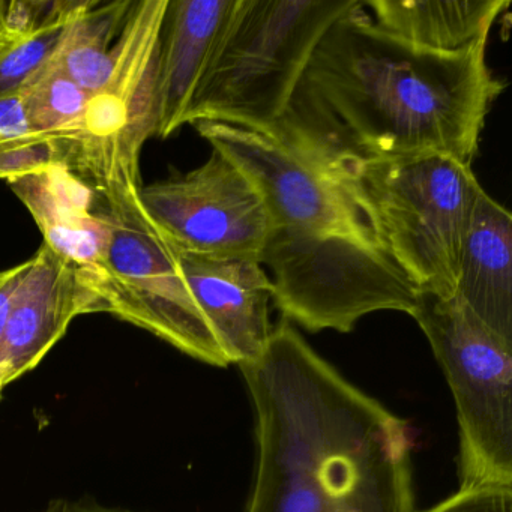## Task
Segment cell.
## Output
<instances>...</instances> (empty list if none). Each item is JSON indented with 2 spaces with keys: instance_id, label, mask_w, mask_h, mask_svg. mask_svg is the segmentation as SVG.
<instances>
[{
  "instance_id": "d4e9b609",
  "label": "cell",
  "mask_w": 512,
  "mask_h": 512,
  "mask_svg": "<svg viewBox=\"0 0 512 512\" xmlns=\"http://www.w3.org/2000/svg\"><path fill=\"white\" fill-rule=\"evenodd\" d=\"M2 394H4V388H2V386H0V398H2Z\"/></svg>"
},
{
  "instance_id": "277c9868",
  "label": "cell",
  "mask_w": 512,
  "mask_h": 512,
  "mask_svg": "<svg viewBox=\"0 0 512 512\" xmlns=\"http://www.w3.org/2000/svg\"><path fill=\"white\" fill-rule=\"evenodd\" d=\"M380 244L428 295L457 292L461 251L481 184L472 164L445 154L338 160Z\"/></svg>"
},
{
  "instance_id": "30bf717a",
  "label": "cell",
  "mask_w": 512,
  "mask_h": 512,
  "mask_svg": "<svg viewBox=\"0 0 512 512\" xmlns=\"http://www.w3.org/2000/svg\"><path fill=\"white\" fill-rule=\"evenodd\" d=\"M167 5L169 0L133 2L125 17L113 46L112 80L91 98L85 134L67 161L86 181L116 167L139 169L143 145L155 136L158 55Z\"/></svg>"
},
{
  "instance_id": "7402d4cb",
  "label": "cell",
  "mask_w": 512,
  "mask_h": 512,
  "mask_svg": "<svg viewBox=\"0 0 512 512\" xmlns=\"http://www.w3.org/2000/svg\"><path fill=\"white\" fill-rule=\"evenodd\" d=\"M53 2L0 0V52L34 32L52 11Z\"/></svg>"
},
{
  "instance_id": "4fadbf2b",
  "label": "cell",
  "mask_w": 512,
  "mask_h": 512,
  "mask_svg": "<svg viewBox=\"0 0 512 512\" xmlns=\"http://www.w3.org/2000/svg\"><path fill=\"white\" fill-rule=\"evenodd\" d=\"M7 184L31 212L44 244L74 263L82 274L100 268L110 229L92 185L65 163L17 176Z\"/></svg>"
},
{
  "instance_id": "3957f363",
  "label": "cell",
  "mask_w": 512,
  "mask_h": 512,
  "mask_svg": "<svg viewBox=\"0 0 512 512\" xmlns=\"http://www.w3.org/2000/svg\"><path fill=\"white\" fill-rule=\"evenodd\" d=\"M362 0H235L184 125L271 134L329 28Z\"/></svg>"
},
{
  "instance_id": "5bb4252c",
  "label": "cell",
  "mask_w": 512,
  "mask_h": 512,
  "mask_svg": "<svg viewBox=\"0 0 512 512\" xmlns=\"http://www.w3.org/2000/svg\"><path fill=\"white\" fill-rule=\"evenodd\" d=\"M233 5L235 0H169L158 55L155 136L160 139L184 127Z\"/></svg>"
},
{
  "instance_id": "d6986e66",
  "label": "cell",
  "mask_w": 512,
  "mask_h": 512,
  "mask_svg": "<svg viewBox=\"0 0 512 512\" xmlns=\"http://www.w3.org/2000/svg\"><path fill=\"white\" fill-rule=\"evenodd\" d=\"M80 0L55 2L47 19L31 34L0 52V97L16 94L43 70L64 37L65 28L76 13Z\"/></svg>"
},
{
  "instance_id": "8fae6325",
  "label": "cell",
  "mask_w": 512,
  "mask_h": 512,
  "mask_svg": "<svg viewBox=\"0 0 512 512\" xmlns=\"http://www.w3.org/2000/svg\"><path fill=\"white\" fill-rule=\"evenodd\" d=\"M104 313L101 299L80 280L79 268L41 245L17 290L0 338V386L34 370L77 316Z\"/></svg>"
},
{
  "instance_id": "ffe728a7",
  "label": "cell",
  "mask_w": 512,
  "mask_h": 512,
  "mask_svg": "<svg viewBox=\"0 0 512 512\" xmlns=\"http://www.w3.org/2000/svg\"><path fill=\"white\" fill-rule=\"evenodd\" d=\"M56 163H65V152L58 142L46 137L0 145V179L4 181Z\"/></svg>"
},
{
  "instance_id": "ba28073f",
  "label": "cell",
  "mask_w": 512,
  "mask_h": 512,
  "mask_svg": "<svg viewBox=\"0 0 512 512\" xmlns=\"http://www.w3.org/2000/svg\"><path fill=\"white\" fill-rule=\"evenodd\" d=\"M194 127L253 182L275 230L382 247L364 203L340 170L259 131L223 122Z\"/></svg>"
},
{
  "instance_id": "52a82bcc",
  "label": "cell",
  "mask_w": 512,
  "mask_h": 512,
  "mask_svg": "<svg viewBox=\"0 0 512 512\" xmlns=\"http://www.w3.org/2000/svg\"><path fill=\"white\" fill-rule=\"evenodd\" d=\"M260 263L272 271V301L311 332H350L376 311L412 316L422 292L377 245L274 230Z\"/></svg>"
},
{
  "instance_id": "5b68a950",
  "label": "cell",
  "mask_w": 512,
  "mask_h": 512,
  "mask_svg": "<svg viewBox=\"0 0 512 512\" xmlns=\"http://www.w3.org/2000/svg\"><path fill=\"white\" fill-rule=\"evenodd\" d=\"M89 185L97 191L110 236L100 268L79 275L101 299L104 313L157 335L197 361L229 367L191 295L179 251L143 208L139 170L121 167Z\"/></svg>"
},
{
  "instance_id": "7c38bea8",
  "label": "cell",
  "mask_w": 512,
  "mask_h": 512,
  "mask_svg": "<svg viewBox=\"0 0 512 512\" xmlns=\"http://www.w3.org/2000/svg\"><path fill=\"white\" fill-rule=\"evenodd\" d=\"M182 272L229 364L253 361L272 334V281L262 263L247 257L211 259L179 253Z\"/></svg>"
},
{
  "instance_id": "44dd1931",
  "label": "cell",
  "mask_w": 512,
  "mask_h": 512,
  "mask_svg": "<svg viewBox=\"0 0 512 512\" xmlns=\"http://www.w3.org/2000/svg\"><path fill=\"white\" fill-rule=\"evenodd\" d=\"M422 512H512V485L460 488L448 499Z\"/></svg>"
},
{
  "instance_id": "9a60e30c",
  "label": "cell",
  "mask_w": 512,
  "mask_h": 512,
  "mask_svg": "<svg viewBox=\"0 0 512 512\" xmlns=\"http://www.w3.org/2000/svg\"><path fill=\"white\" fill-rule=\"evenodd\" d=\"M455 296L512 343V215L484 188L464 239Z\"/></svg>"
},
{
  "instance_id": "7a4b0ae2",
  "label": "cell",
  "mask_w": 512,
  "mask_h": 512,
  "mask_svg": "<svg viewBox=\"0 0 512 512\" xmlns=\"http://www.w3.org/2000/svg\"><path fill=\"white\" fill-rule=\"evenodd\" d=\"M239 368L256 415L247 512H418L407 422L344 379L290 322Z\"/></svg>"
},
{
  "instance_id": "ac0fdd59",
  "label": "cell",
  "mask_w": 512,
  "mask_h": 512,
  "mask_svg": "<svg viewBox=\"0 0 512 512\" xmlns=\"http://www.w3.org/2000/svg\"><path fill=\"white\" fill-rule=\"evenodd\" d=\"M20 92L35 133L58 142L67 164L85 134L91 95L68 79L52 59Z\"/></svg>"
},
{
  "instance_id": "9c48e42d",
  "label": "cell",
  "mask_w": 512,
  "mask_h": 512,
  "mask_svg": "<svg viewBox=\"0 0 512 512\" xmlns=\"http://www.w3.org/2000/svg\"><path fill=\"white\" fill-rule=\"evenodd\" d=\"M140 200L179 253L260 262L275 230L253 182L214 149L197 169L140 187Z\"/></svg>"
},
{
  "instance_id": "2e32d148",
  "label": "cell",
  "mask_w": 512,
  "mask_h": 512,
  "mask_svg": "<svg viewBox=\"0 0 512 512\" xmlns=\"http://www.w3.org/2000/svg\"><path fill=\"white\" fill-rule=\"evenodd\" d=\"M509 0H370L379 28L431 52L455 53L488 43Z\"/></svg>"
},
{
  "instance_id": "8992f818",
  "label": "cell",
  "mask_w": 512,
  "mask_h": 512,
  "mask_svg": "<svg viewBox=\"0 0 512 512\" xmlns=\"http://www.w3.org/2000/svg\"><path fill=\"white\" fill-rule=\"evenodd\" d=\"M412 317L454 395L460 488L512 485V343L458 296L422 293Z\"/></svg>"
},
{
  "instance_id": "e0dca14e",
  "label": "cell",
  "mask_w": 512,
  "mask_h": 512,
  "mask_svg": "<svg viewBox=\"0 0 512 512\" xmlns=\"http://www.w3.org/2000/svg\"><path fill=\"white\" fill-rule=\"evenodd\" d=\"M133 2L80 0L52 61L91 97L100 94L115 71L112 40L121 32Z\"/></svg>"
},
{
  "instance_id": "6da1fadb",
  "label": "cell",
  "mask_w": 512,
  "mask_h": 512,
  "mask_svg": "<svg viewBox=\"0 0 512 512\" xmlns=\"http://www.w3.org/2000/svg\"><path fill=\"white\" fill-rule=\"evenodd\" d=\"M503 89L487 44L421 49L379 28L362 2L323 35L269 136L323 163L445 154L472 164Z\"/></svg>"
},
{
  "instance_id": "cb8c5ba5",
  "label": "cell",
  "mask_w": 512,
  "mask_h": 512,
  "mask_svg": "<svg viewBox=\"0 0 512 512\" xmlns=\"http://www.w3.org/2000/svg\"><path fill=\"white\" fill-rule=\"evenodd\" d=\"M31 266L32 259H29L14 268L7 269V271H0V338L7 328L17 290L22 286Z\"/></svg>"
},
{
  "instance_id": "603a6c76",
  "label": "cell",
  "mask_w": 512,
  "mask_h": 512,
  "mask_svg": "<svg viewBox=\"0 0 512 512\" xmlns=\"http://www.w3.org/2000/svg\"><path fill=\"white\" fill-rule=\"evenodd\" d=\"M43 137L29 121L22 92L0 97V145Z\"/></svg>"
}]
</instances>
